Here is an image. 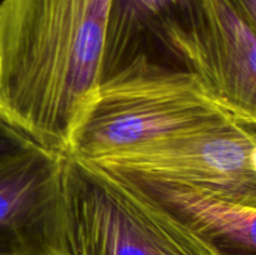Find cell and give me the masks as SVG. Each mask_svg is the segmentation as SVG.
Here are the masks:
<instances>
[{
    "label": "cell",
    "mask_w": 256,
    "mask_h": 255,
    "mask_svg": "<svg viewBox=\"0 0 256 255\" xmlns=\"http://www.w3.org/2000/svg\"><path fill=\"white\" fill-rule=\"evenodd\" d=\"M112 0L0 2V116L69 155L102 82Z\"/></svg>",
    "instance_id": "cell-1"
},
{
    "label": "cell",
    "mask_w": 256,
    "mask_h": 255,
    "mask_svg": "<svg viewBox=\"0 0 256 255\" xmlns=\"http://www.w3.org/2000/svg\"><path fill=\"white\" fill-rule=\"evenodd\" d=\"M229 114L196 74L139 55L102 80L69 155H105L202 129Z\"/></svg>",
    "instance_id": "cell-2"
},
{
    "label": "cell",
    "mask_w": 256,
    "mask_h": 255,
    "mask_svg": "<svg viewBox=\"0 0 256 255\" xmlns=\"http://www.w3.org/2000/svg\"><path fill=\"white\" fill-rule=\"evenodd\" d=\"M62 212L69 255H216L136 182L66 155Z\"/></svg>",
    "instance_id": "cell-3"
},
{
    "label": "cell",
    "mask_w": 256,
    "mask_h": 255,
    "mask_svg": "<svg viewBox=\"0 0 256 255\" xmlns=\"http://www.w3.org/2000/svg\"><path fill=\"white\" fill-rule=\"evenodd\" d=\"M256 122L229 114L202 129L88 160L132 179L198 188L256 208Z\"/></svg>",
    "instance_id": "cell-4"
},
{
    "label": "cell",
    "mask_w": 256,
    "mask_h": 255,
    "mask_svg": "<svg viewBox=\"0 0 256 255\" xmlns=\"http://www.w3.org/2000/svg\"><path fill=\"white\" fill-rule=\"evenodd\" d=\"M65 156L35 145L0 162V255H69Z\"/></svg>",
    "instance_id": "cell-5"
},
{
    "label": "cell",
    "mask_w": 256,
    "mask_h": 255,
    "mask_svg": "<svg viewBox=\"0 0 256 255\" xmlns=\"http://www.w3.org/2000/svg\"><path fill=\"white\" fill-rule=\"evenodd\" d=\"M184 66L230 112L256 122V34L230 0H199Z\"/></svg>",
    "instance_id": "cell-6"
},
{
    "label": "cell",
    "mask_w": 256,
    "mask_h": 255,
    "mask_svg": "<svg viewBox=\"0 0 256 255\" xmlns=\"http://www.w3.org/2000/svg\"><path fill=\"white\" fill-rule=\"evenodd\" d=\"M198 9L199 0H112L102 80L139 55L182 69L180 52Z\"/></svg>",
    "instance_id": "cell-7"
},
{
    "label": "cell",
    "mask_w": 256,
    "mask_h": 255,
    "mask_svg": "<svg viewBox=\"0 0 256 255\" xmlns=\"http://www.w3.org/2000/svg\"><path fill=\"white\" fill-rule=\"evenodd\" d=\"M128 179L184 220L216 255H256V208L220 199L198 188Z\"/></svg>",
    "instance_id": "cell-8"
},
{
    "label": "cell",
    "mask_w": 256,
    "mask_h": 255,
    "mask_svg": "<svg viewBox=\"0 0 256 255\" xmlns=\"http://www.w3.org/2000/svg\"><path fill=\"white\" fill-rule=\"evenodd\" d=\"M39 145L25 132L0 116V162Z\"/></svg>",
    "instance_id": "cell-9"
},
{
    "label": "cell",
    "mask_w": 256,
    "mask_h": 255,
    "mask_svg": "<svg viewBox=\"0 0 256 255\" xmlns=\"http://www.w3.org/2000/svg\"><path fill=\"white\" fill-rule=\"evenodd\" d=\"M230 2L256 34V0H230Z\"/></svg>",
    "instance_id": "cell-10"
}]
</instances>
